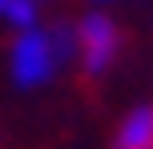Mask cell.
<instances>
[{"label": "cell", "instance_id": "1", "mask_svg": "<svg viewBox=\"0 0 153 149\" xmlns=\"http://www.w3.org/2000/svg\"><path fill=\"white\" fill-rule=\"evenodd\" d=\"M121 48H125V32L113 16L93 12L76 24V64L85 77H105L121 61Z\"/></svg>", "mask_w": 153, "mask_h": 149}, {"label": "cell", "instance_id": "2", "mask_svg": "<svg viewBox=\"0 0 153 149\" xmlns=\"http://www.w3.org/2000/svg\"><path fill=\"white\" fill-rule=\"evenodd\" d=\"M109 149H153V101L129 109L117 121L113 137H109Z\"/></svg>", "mask_w": 153, "mask_h": 149}]
</instances>
